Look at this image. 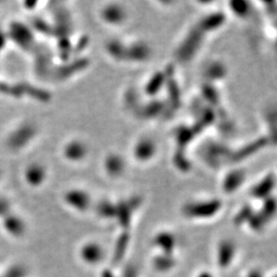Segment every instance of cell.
Returning a JSON list of instances; mask_svg holds the SVG:
<instances>
[{
    "instance_id": "obj_22",
    "label": "cell",
    "mask_w": 277,
    "mask_h": 277,
    "mask_svg": "<svg viewBox=\"0 0 277 277\" xmlns=\"http://www.w3.org/2000/svg\"><path fill=\"white\" fill-rule=\"evenodd\" d=\"M226 68L221 63H214L210 65V67L207 70V76L210 79H220L225 76Z\"/></svg>"
},
{
    "instance_id": "obj_12",
    "label": "cell",
    "mask_w": 277,
    "mask_h": 277,
    "mask_svg": "<svg viewBox=\"0 0 277 277\" xmlns=\"http://www.w3.org/2000/svg\"><path fill=\"white\" fill-rule=\"evenodd\" d=\"M150 53V48L147 45L143 43H137L132 45L130 48H127L126 58L134 61H144L148 59Z\"/></svg>"
},
{
    "instance_id": "obj_18",
    "label": "cell",
    "mask_w": 277,
    "mask_h": 277,
    "mask_svg": "<svg viewBox=\"0 0 277 277\" xmlns=\"http://www.w3.org/2000/svg\"><path fill=\"white\" fill-rule=\"evenodd\" d=\"M194 136L195 135L191 129L186 128V127L179 128L176 132V140L179 145V149L183 150L191 142V140Z\"/></svg>"
},
{
    "instance_id": "obj_10",
    "label": "cell",
    "mask_w": 277,
    "mask_h": 277,
    "mask_svg": "<svg viewBox=\"0 0 277 277\" xmlns=\"http://www.w3.org/2000/svg\"><path fill=\"white\" fill-rule=\"evenodd\" d=\"M134 153L137 160L141 162L148 161L155 153V144L150 139H143L137 143Z\"/></svg>"
},
{
    "instance_id": "obj_31",
    "label": "cell",
    "mask_w": 277,
    "mask_h": 277,
    "mask_svg": "<svg viewBox=\"0 0 277 277\" xmlns=\"http://www.w3.org/2000/svg\"><path fill=\"white\" fill-rule=\"evenodd\" d=\"M201 277H210L208 274H203Z\"/></svg>"
},
{
    "instance_id": "obj_8",
    "label": "cell",
    "mask_w": 277,
    "mask_h": 277,
    "mask_svg": "<svg viewBox=\"0 0 277 277\" xmlns=\"http://www.w3.org/2000/svg\"><path fill=\"white\" fill-rule=\"evenodd\" d=\"M246 173L243 170H233L228 173L224 179L223 188L226 192L231 193L239 188L245 181Z\"/></svg>"
},
{
    "instance_id": "obj_27",
    "label": "cell",
    "mask_w": 277,
    "mask_h": 277,
    "mask_svg": "<svg viewBox=\"0 0 277 277\" xmlns=\"http://www.w3.org/2000/svg\"><path fill=\"white\" fill-rule=\"evenodd\" d=\"M232 11L239 16H246L249 12V5L246 2L237 0V2H232L230 4Z\"/></svg>"
},
{
    "instance_id": "obj_28",
    "label": "cell",
    "mask_w": 277,
    "mask_h": 277,
    "mask_svg": "<svg viewBox=\"0 0 277 277\" xmlns=\"http://www.w3.org/2000/svg\"><path fill=\"white\" fill-rule=\"evenodd\" d=\"M274 212H275V201L273 199H268L264 204L263 213L261 215L266 219L268 217L273 216Z\"/></svg>"
},
{
    "instance_id": "obj_5",
    "label": "cell",
    "mask_w": 277,
    "mask_h": 277,
    "mask_svg": "<svg viewBox=\"0 0 277 277\" xmlns=\"http://www.w3.org/2000/svg\"><path fill=\"white\" fill-rule=\"evenodd\" d=\"M47 177L45 168L42 165H30L25 171V179L27 183L33 187L42 185Z\"/></svg>"
},
{
    "instance_id": "obj_6",
    "label": "cell",
    "mask_w": 277,
    "mask_h": 277,
    "mask_svg": "<svg viewBox=\"0 0 277 277\" xmlns=\"http://www.w3.org/2000/svg\"><path fill=\"white\" fill-rule=\"evenodd\" d=\"M268 144V140L266 138H260L250 144H248L247 146L243 147L242 149H240L237 152H235L231 158L232 161L234 162H240L245 160V158H248L250 155L256 153L258 150H260L261 148H263L264 146H266Z\"/></svg>"
},
{
    "instance_id": "obj_7",
    "label": "cell",
    "mask_w": 277,
    "mask_h": 277,
    "mask_svg": "<svg viewBox=\"0 0 277 277\" xmlns=\"http://www.w3.org/2000/svg\"><path fill=\"white\" fill-rule=\"evenodd\" d=\"M88 150L86 145L83 142L79 141H72L66 145L64 149V154L69 161L78 162L82 161L86 156Z\"/></svg>"
},
{
    "instance_id": "obj_15",
    "label": "cell",
    "mask_w": 277,
    "mask_h": 277,
    "mask_svg": "<svg viewBox=\"0 0 277 277\" xmlns=\"http://www.w3.org/2000/svg\"><path fill=\"white\" fill-rule=\"evenodd\" d=\"M165 83H166V74L164 72H157L150 78V81L148 82L145 88V92L150 96L156 95L163 88Z\"/></svg>"
},
{
    "instance_id": "obj_14",
    "label": "cell",
    "mask_w": 277,
    "mask_h": 277,
    "mask_svg": "<svg viewBox=\"0 0 277 277\" xmlns=\"http://www.w3.org/2000/svg\"><path fill=\"white\" fill-rule=\"evenodd\" d=\"M105 168L109 175L116 177L124 172L125 163L121 156L115 155V154L110 155L109 157H107L106 163H105Z\"/></svg>"
},
{
    "instance_id": "obj_19",
    "label": "cell",
    "mask_w": 277,
    "mask_h": 277,
    "mask_svg": "<svg viewBox=\"0 0 277 277\" xmlns=\"http://www.w3.org/2000/svg\"><path fill=\"white\" fill-rule=\"evenodd\" d=\"M107 51L115 59H126L127 47H125L121 42L112 41L107 45Z\"/></svg>"
},
{
    "instance_id": "obj_20",
    "label": "cell",
    "mask_w": 277,
    "mask_h": 277,
    "mask_svg": "<svg viewBox=\"0 0 277 277\" xmlns=\"http://www.w3.org/2000/svg\"><path fill=\"white\" fill-rule=\"evenodd\" d=\"M83 256L88 262H98L102 257V251L97 245H88L83 250Z\"/></svg>"
},
{
    "instance_id": "obj_26",
    "label": "cell",
    "mask_w": 277,
    "mask_h": 277,
    "mask_svg": "<svg viewBox=\"0 0 277 277\" xmlns=\"http://www.w3.org/2000/svg\"><path fill=\"white\" fill-rule=\"evenodd\" d=\"M98 211H99V214L102 215L103 217H106V218L113 217L116 215V206L108 202H103L99 205Z\"/></svg>"
},
{
    "instance_id": "obj_32",
    "label": "cell",
    "mask_w": 277,
    "mask_h": 277,
    "mask_svg": "<svg viewBox=\"0 0 277 277\" xmlns=\"http://www.w3.org/2000/svg\"><path fill=\"white\" fill-rule=\"evenodd\" d=\"M0 177H2V173H0Z\"/></svg>"
},
{
    "instance_id": "obj_25",
    "label": "cell",
    "mask_w": 277,
    "mask_h": 277,
    "mask_svg": "<svg viewBox=\"0 0 277 277\" xmlns=\"http://www.w3.org/2000/svg\"><path fill=\"white\" fill-rule=\"evenodd\" d=\"M203 95L205 96V98L213 105H217L219 103V95L217 90L211 86V85H207L203 88Z\"/></svg>"
},
{
    "instance_id": "obj_2",
    "label": "cell",
    "mask_w": 277,
    "mask_h": 277,
    "mask_svg": "<svg viewBox=\"0 0 277 277\" xmlns=\"http://www.w3.org/2000/svg\"><path fill=\"white\" fill-rule=\"evenodd\" d=\"M203 34L204 32L199 27L192 29L177 52L178 59L181 61L190 60L202 43Z\"/></svg>"
},
{
    "instance_id": "obj_9",
    "label": "cell",
    "mask_w": 277,
    "mask_h": 277,
    "mask_svg": "<svg viewBox=\"0 0 277 277\" xmlns=\"http://www.w3.org/2000/svg\"><path fill=\"white\" fill-rule=\"evenodd\" d=\"M102 17L110 24H120L126 19V12L121 6L111 4L104 8Z\"/></svg>"
},
{
    "instance_id": "obj_24",
    "label": "cell",
    "mask_w": 277,
    "mask_h": 277,
    "mask_svg": "<svg viewBox=\"0 0 277 277\" xmlns=\"http://www.w3.org/2000/svg\"><path fill=\"white\" fill-rule=\"evenodd\" d=\"M174 163L181 171H188L190 169V163L184 155V151L181 149H178V151L175 154L174 157Z\"/></svg>"
},
{
    "instance_id": "obj_17",
    "label": "cell",
    "mask_w": 277,
    "mask_h": 277,
    "mask_svg": "<svg viewBox=\"0 0 277 277\" xmlns=\"http://www.w3.org/2000/svg\"><path fill=\"white\" fill-rule=\"evenodd\" d=\"M5 226L7 230L14 235H19L24 232V223L17 216H10V214L7 215L5 219Z\"/></svg>"
},
{
    "instance_id": "obj_3",
    "label": "cell",
    "mask_w": 277,
    "mask_h": 277,
    "mask_svg": "<svg viewBox=\"0 0 277 277\" xmlns=\"http://www.w3.org/2000/svg\"><path fill=\"white\" fill-rule=\"evenodd\" d=\"M35 129L30 125H24L17 129L10 137V146L14 149L25 146L34 137Z\"/></svg>"
},
{
    "instance_id": "obj_11",
    "label": "cell",
    "mask_w": 277,
    "mask_h": 277,
    "mask_svg": "<svg viewBox=\"0 0 277 277\" xmlns=\"http://www.w3.org/2000/svg\"><path fill=\"white\" fill-rule=\"evenodd\" d=\"M275 179L273 175H269L264 178L260 183H258L252 190V194L256 199H266L274 188Z\"/></svg>"
},
{
    "instance_id": "obj_23",
    "label": "cell",
    "mask_w": 277,
    "mask_h": 277,
    "mask_svg": "<svg viewBox=\"0 0 277 277\" xmlns=\"http://www.w3.org/2000/svg\"><path fill=\"white\" fill-rule=\"evenodd\" d=\"M131 209L127 203H121L118 206H116V216L120 218L124 225H128L130 222V216H131Z\"/></svg>"
},
{
    "instance_id": "obj_1",
    "label": "cell",
    "mask_w": 277,
    "mask_h": 277,
    "mask_svg": "<svg viewBox=\"0 0 277 277\" xmlns=\"http://www.w3.org/2000/svg\"><path fill=\"white\" fill-rule=\"evenodd\" d=\"M221 202L217 200L192 203L185 206L184 214L191 218H208L214 216L221 209Z\"/></svg>"
},
{
    "instance_id": "obj_29",
    "label": "cell",
    "mask_w": 277,
    "mask_h": 277,
    "mask_svg": "<svg viewBox=\"0 0 277 277\" xmlns=\"http://www.w3.org/2000/svg\"><path fill=\"white\" fill-rule=\"evenodd\" d=\"M252 215H253L252 214V209L250 207H245L239 214H237V216L235 218V223L237 222V224H241L245 220H250Z\"/></svg>"
},
{
    "instance_id": "obj_21",
    "label": "cell",
    "mask_w": 277,
    "mask_h": 277,
    "mask_svg": "<svg viewBox=\"0 0 277 277\" xmlns=\"http://www.w3.org/2000/svg\"><path fill=\"white\" fill-rule=\"evenodd\" d=\"M164 104L160 101H152L143 109V114L145 117H154L161 114L164 111Z\"/></svg>"
},
{
    "instance_id": "obj_4",
    "label": "cell",
    "mask_w": 277,
    "mask_h": 277,
    "mask_svg": "<svg viewBox=\"0 0 277 277\" xmlns=\"http://www.w3.org/2000/svg\"><path fill=\"white\" fill-rule=\"evenodd\" d=\"M66 202L76 210L85 211L90 207V196L81 190H71L65 196Z\"/></svg>"
},
{
    "instance_id": "obj_30",
    "label": "cell",
    "mask_w": 277,
    "mask_h": 277,
    "mask_svg": "<svg viewBox=\"0 0 277 277\" xmlns=\"http://www.w3.org/2000/svg\"><path fill=\"white\" fill-rule=\"evenodd\" d=\"M10 209H11V206L9 202L4 199H0V215H4V216L9 215Z\"/></svg>"
},
{
    "instance_id": "obj_13",
    "label": "cell",
    "mask_w": 277,
    "mask_h": 277,
    "mask_svg": "<svg viewBox=\"0 0 277 277\" xmlns=\"http://www.w3.org/2000/svg\"><path fill=\"white\" fill-rule=\"evenodd\" d=\"M224 22H225V15L222 14V13H215V14L209 15L206 18H204L201 21V23L199 25V28L203 32H206V31L217 29Z\"/></svg>"
},
{
    "instance_id": "obj_16",
    "label": "cell",
    "mask_w": 277,
    "mask_h": 277,
    "mask_svg": "<svg viewBox=\"0 0 277 277\" xmlns=\"http://www.w3.org/2000/svg\"><path fill=\"white\" fill-rule=\"evenodd\" d=\"M166 83L168 85L169 96H170V100L172 102V105L175 108H177L180 105L181 95H180V90H179L178 84L176 83V81L173 77V72H171V75H169L168 73L166 74Z\"/></svg>"
}]
</instances>
